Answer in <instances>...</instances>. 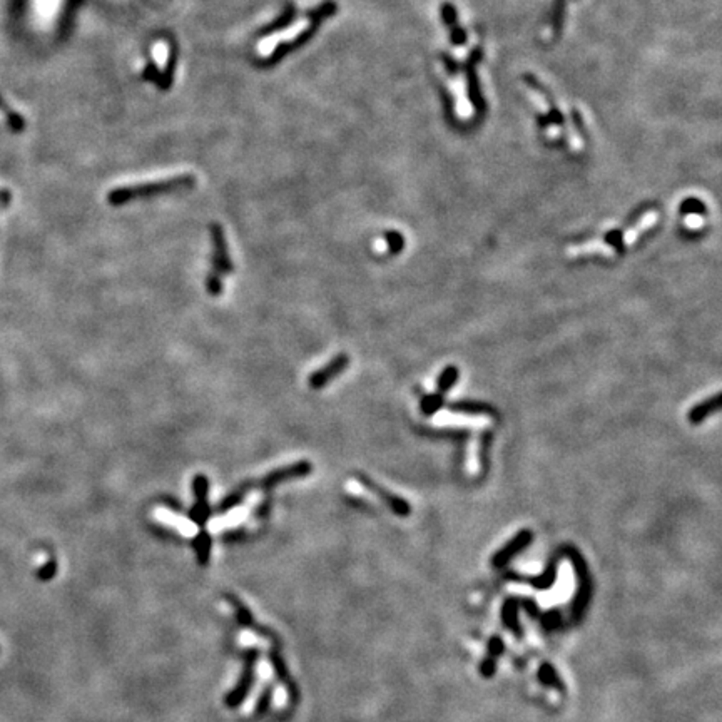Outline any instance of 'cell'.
<instances>
[{"mask_svg":"<svg viewBox=\"0 0 722 722\" xmlns=\"http://www.w3.org/2000/svg\"><path fill=\"white\" fill-rule=\"evenodd\" d=\"M270 509H271V498H265V500L258 505L254 515H256L258 518H266L267 515H270Z\"/></svg>","mask_w":722,"mask_h":722,"instance_id":"obj_32","label":"cell"},{"mask_svg":"<svg viewBox=\"0 0 722 722\" xmlns=\"http://www.w3.org/2000/svg\"><path fill=\"white\" fill-rule=\"evenodd\" d=\"M55 567H58V565H55V561H49L47 565L44 567L42 570H40V574H42V575H40V577H42V579H51L52 575H54Z\"/></svg>","mask_w":722,"mask_h":722,"instance_id":"obj_35","label":"cell"},{"mask_svg":"<svg viewBox=\"0 0 722 722\" xmlns=\"http://www.w3.org/2000/svg\"><path fill=\"white\" fill-rule=\"evenodd\" d=\"M458 378H460V370H458L455 364L445 367L437 378V391L441 393V395H447V393L455 387Z\"/></svg>","mask_w":722,"mask_h":722,"instance_id":"obj_18","label":"cell"},{"mask_svg":"<svg viewBox=\"0 0 722 722\" xmlns=\"http://www.w3.org/2000/svg\"><path fill=\"white\" fill-rule=\"evenodd\" d=\"M209 233L211 243H213V256H211L213 271L218 274H231L234 271V266L229 256V247L228 241H226L224 231H222L221 224L213 222V224L209 226Z\"/></svg>","mask_w":722,"mask_h":722,"instance_id":"obj_6","label":"cell"},{"mask_svg":"<svg viewBox=\"0 0 722 722\" xmlns=\"http://www.w3.org/2000/svg\"><path fill=\"white\" fill-rule=\"evenodd\" d=\"M679 211L683 214H687V216H705L707 208H705L704 202L697 200V197H687V200L680 202Z\"/></svg>","mask_w":722,"mask_h":722,"instance_id":"obj_22","label":"cell"},{"mask_svg":"<svg viewBox=\"0 0 722 722\" xmlns=\"http://www.w3.org/2000/svg\"><path fill=\"white\" fill-rule=\"evenodd\" d=\"M259 657V649H247L243 652V660H245V667H243V674L239 677V683L233 691L226 694L224 704L229 709H236L238 705H241L246 701V697L249 696L251 687H253L254 679H256V662Z\"/></svg>","mask_w":722,"mask_h":722,"instance_id":"obj_3","label":"cell"},{"mask_svg":"<svg viewBox=\"0 0 722 722\" xmlns=\"http://www.w3.org/2000/svg\"><path fill=\"white\" fill-rule=\"evenodd\" d=\"M355 477H356V480H358L360 485H363L368 492L375 493L381 502H385V504L388 505V509H390L395 515H398V517H408V515L412 513V507H410V504L405 500V498H401V497H398V495L385 490L383 486L376 484L375 480H371V478L368 475H364V473H355Z\"/></svg>","mask_w":722,"mask_h":722,"instance_id":"obj_7","label":"cell"},{"mask_svg":"<svg viewBox=\"0 0 722 722\" xmlns=\"http://www.w3.org/2000/svg\"><path fill=\"white\" fill-rule=\"evenodd\" d=\"M206 291H208L211 296H214V298H218V296H221L222 293V281L221 278H219V274L214 273V271H211V273L206 276Z\"/></svg>","mask_w":722,"mask_h":722,"instance_id":"obj_28","label":"cell"},{"mask_svg":"<svg viewBox=\"0 0 722 722\" xmlns=\"http://www.w3.org/2000/svg\"><path fill=\"white\" fill-rule=\"evenodd\" d=\"M193 549L194 554H196L197 563H200L201 567L208 565L211 558V549H213V538H211L208 530H200V534H197L193 540Z\"/></svg>","mask_w":722,"mask_h":722,"instance_id":"obj_15","label":"cell"},{"mask_svg":"<svg viewBox=\"0 0 722 722\" xmlns=\"http://www.w3.org/2000/svg\"><path fill=\"white\" fill-rule=\"evenodd\" d=\"M478 672H480V676L485 677V679H490V677H493L495 672H497V660L490 659V657H485V659L480 662Z\"/></svg>","mask_w":722,"mask_h":722,"instance_id":"obj_31","label":"cell"},{"mask_svg":"<svg viewBox=\"0 0 722 722\" xmlns=\"http://www.w3.org/2000/svg\"><path fill=\"white\" fill-rule=\"evenodd\" d=\"M532 540H534V532H532V530L523 529V530H520V532H517V535H515L512 540H510L509 543H505V545L502 547V549L493 555V557H492V565L495 567V569H500V567H505L507 563L512 561L515 555H518V554H520V552L525 550L527 547H529L530 543H532Z\"/></svg>","mask_w":722,"mask_h":722,"instance_id":"obj_10","label":"cell"},{"mask_svg":"<svg viewBox=\"0 0 722 722\" xmlns=\"http://www.w3.org/2000/svg\"><path fill=\"white\" fill-rule=\"evenodd\" d=\"M333 12H336L335 2H326L323 3V6L316 7V9L311 10L306 17L296 24L293 30H288L285 35H276L274 42L263 46L261 54L265 55L266 59H274L279 58V55H285L286 52L293 51L299 44H303L304 40L310 39L311 35L315 34V30L318 29L319 24H322L324 19L333 15Z\"/></svg>","mask_w":722,"mask_h":722,"instance_id":"obj_1","label":"cell"},{"mask_svg":"<svg viewBox=\"0 0 722 722\" xmlns=\"http://www.w3.org/2000/svg\"><path fill=\"white\" fill-rule=\"evenodd\" d=\"M445 407V395L441 393H430L425 395L420 401V410L425 416H433Z\"/></svg>","mask_w":722,"mask_h":722,"instance_id":"obj_20","label":"cell"},{"mask_svg":"<svg viewBox=\"0 0 722 722\" xmlns=\"http://www.w3.org/2000/svg\"><path fill=\"white\" fill-rule=\"evenodd\" d=\"M555 580H557V562H552L550 567H547L545 572H543L542 575H538V577H535V579H530V583H532L535 589L547 590L554 585Z\"/></svg>","mask_w":722,"mask_h":722,"instance_id":"obj_21","label":"cell"},{"mask_svg":"<svg viewBox=\"0 0 722 722\" xmlns=\"http://www.w3.org/2000/svg\"><path fill=\"white\" fill-rule=\"evenodd\" d=\"M348 367H350V356L346 353H340V355L333 356L324 367L311 373L310 378H308V385L313 390H322L331 380L338 378Z\"/></svg>","mask_w":722,"mask_h":722,"instance_id":"obj_8","label":"cell"},{"mask_svg":"<svg viewBox=\"0 0 722 722\" xmlns=\"http://www.w3.org/2000/svg\"><path fill=\"white\" fill-rule=\"evenodd\" d=\"M520 606H522L523 608H525V610H527V614H529V615H530V617H537V614H538V607H537V606H535V602H534V600H530V599H525V600H522V602H520Z\"/></svg>","mask_w":722,"mask_h":722,"instance_id":"obj_33","label":"cell"},{"mask_svg":"<svg viewBox=\"0 0 722 722\" xmlns=\"http://www.w3.org/2000/svg\"><path fill=\"white\" fill-rule=\"evenodd\" d=\"M194 184H196V177L193 174H181V176L168 177V179L119 186V188L109 191L107 202L114 208H119V206L127 204L134 200H141V197H152L159 196V194H171L176 191L191 189Z\"/></svg>","mask_w":722,"mask_h":722,"instance_id":"obj_2","label":"cell"},{"mask_svg":"<svg viewBox=\"0 0 722 722\" xmlns=\"http://www.w3.org/2000/svg\"><path fill=\"white\" fill-rule=\"evenodd\" d=\"M251 488H254L253 480H247V482H245V484L236 486L233 492L228 493L224 498H222L221 504H219V507H218V513H228L233 509H236L238 505H241L243 502H245L246 495Z\"/></svg>","mask_w":722,"mask_h":722,"instance_id":"obj_14","label":"cell"},{"mask_svg":"<svg viewBox=\"0 0 722 722\" xmlns=\"http://www.w3.org/2000/svg\"><path fill=\"white\" fill-rule=\"evenodd\" d=\"M193 492H194V497H196L197 502L208 500L209 478L206 475H202V473H197V475L193 478Z\"/></svg>","mask_w":722,"mask_h":722,"instance_id":"obj_23","label":"cell"},{"mask_svg":"<svg viewBox=\"0 0 722 722\" xmlns=\"http://www.w3.org/2000/svg\"><path fill=\"white\" fill-rule=\"evenodd\" d=\"M385 243H387L390 254H398L405 249V236L398 231H388L385 233Z\"/></svg>","mask_w":722,"mask_h":722,"instance_id":"obj_25","label":"cell"},{"mask_svg":"<svg viewBox=\"0 0 722 722\" xmlns=\"http://www.w3.org/2000/svg\"><path fill=\"white\" fill-rule=\"evenodd\" d=\"M211 515H213V510H211L208 500L206 502L196 500V504L191 507L189 512H188L189 520L193 522L194 525L200 527V529H204L206 523H208V520L211 518Z\"/></svg>","mask_w":722,"mask_h":722,"instance_id":"obj_19","label":"cell"},{"mask_svg":"<svg viewBox=\"0 0 722 722\" xmlns=\"http://www.w3.org/2000/svg\"><path fill=\"white\" fill-rule=\"evenodd\" d=\"M721 395L719 393H716V395L711 396V398H705L701 401V403L694 405V407L689 410L687 413V420L689 423L691 425H701L703 421H705L709 419V416L716 415L717 412L721 410Z\"/></svg>","mask_w":722,"mask_h":722,"instance_id":"obj_12","label":"cell"},{"mask_svg":"<svg viewBox=\"0 0 722 722\" xmlns=\"http://www.w3.org/2000/svg\"><path fill=\"white\" fill-rule=\"evenodd\" d=\"M537 677H538V683H540L543 687L557 689V691H565V685H563L562 679L558 677L557 671H555L554 665L549 662H543L540 665V669H538V672H537Z\"/></svg>","mask_w":722,"mask_h":722,"instance_id":"obj_17","label":"cell"},{"mask_svg":"<svg viewBox=\"0 0 722 722\" xmlns=\"http://www.w3.org/2000/svg\"><path fill=\"white\" fill-rule=\"evenodd\" d=\"M504 651H505L504 640H502L498 635L490 637L488 646H486V657H490V659L497 660L498 657L504 654Z\"/></svg>","mask_w":722,"mask_h":722,"instance_id":"obj_29","label":"cell"},{"mask_svg":"<svg viewBox=\"0 0 722 722\" xmlns=\"http://www.w3.org/2000/svg\"><path fill=\"white\" fill-rule=\"evenodd\" d=\"M604 241H606L610 247H614L617 253H624V251H626L627 241H626V234H624V231H620V229L608 231V233L606 234V238H604Z\"/></svg>","mask_w":722,"mask_h":722,"instance_id":"obj_27","label":"cell"},{"mask_svg":"<svg viewBox=\"0 0 722 722\" xmlns=\"http://www.w3.org/2000/svg\"><path fill=\"white\" fill-rule=\"evenodd\" d=\"M0 114H2L3 119H6L7 123H9V125H10L12 129H15V131H22V129H24V119L17 114V112L12 111V109H9V105L3 103L2 97H0Z\"/></svg>","mask_w":722,"mask_h":722,"instance_id":"obj_24","label":"cell"},{"mask_svg":"<svg viewBox=\"0 0 722 722\" xmlns=\"http://www.w3.org/2000/svg\"><path fill=\"white\" fill-rule=\"evenodd\" d=\"M311 472H313V465H311V461L298 460V461H294V464L278 466V468L271 470V472L266 473L261 480H258L256 484H254V486L265 490V492H270V490H273L274 486L286 484V482L294 480V478H303V477L311 475Z\"/></svg>","mask_w":722,"mask_h":722,"instance_id":"obj_4","label":"cell"},{"mask_svg":"<svg viewBox=\"0 0 722 722\" xmlns=\"http://www.w3.org/2000/svg\"><path fill=\"white\" fill-rule=\"evenodd\" d=\"M7 201H9V194H7L6 191H0V202H2V204H7Z\"/></svg>","mask_w":722,"mask_h":722,"instance_id":"obj_37","label":"cell"},{"mask_svg":"<svg viewBox=\"0 0 722 722\" xmlns=\"http://www.w3.org/2000/svg\"><path fill=\"white\" fill-rule=\"evenodd\" d=\"M518 608H520V600L507 599L504 607H502V620L515 635H520V622H518Z\"/></svg>","mask_w":722,"mask_h":722,"instance_id":"obj_16","label":"cell"},{"mask_svg":"<svg viewBox=\"0 0 722 722\" xmlns=\"http://www.w3.org/2000/svg\"><path fill=\"white\" fill-rule=\"evenodd\" d=\"M567 555H569V558L572 561V565H574L575 574L579 575V582H580L579 592H577V595H575V600H574V608H572V614H574V617L579 619L580 615L585 612L587 604H589V599H590L589 567H587V563H585V561H583L582 555H580L575 549H572V547L567 549Z\"/></svg>","mask_w":722,"mask_h":722,"instance_id":"obj_5","label":"cell"},{"mask_svg":"<svg viewBox=\"0 0 722 722\" xmlns=\"http://www.w3.org/2000/svg\"><path fill=\"white\" fill-rule=\"evenodd\" d=\"M448 408H450V412L464 413V415H485V416H492V419L497 416V410H495L493 407H490L488 403H482V401H468V400L453 401V403L448 405Z\"/></svg>","mask_w":722,"mask_h":722,"instance_id":"obj_13","label":"cell"},{"mask_svg":"<svg viewBox=\"0 0 722 722\" xmlns=\"http://www.w3.org/2000/svg\"><path fill=\"white\" fill-rule=\"evenodd\" d=\"M273 692H274L273 685H267L265 691L261 692L256 705H254V717H261L267 712V707H270L271 701H273Z\"/></svg>","mask_w":722,"mask_h":722,"instance_id":"obj_26","label":"cell"},{"mask_svg":"<svg viewBox=\"0 0 722 722\" xmlns=\"http://www.w3.org/2000/svg\"><path fill=\"white\" fill-rule=\"evenodd\" d=\"M267 659H270L271 665H273L274 674H276V677H278L279 683L285 684L288 696H290V704L296 705L299 703V689H298V685H296L293 677H291L290 671H288V665L285 662V659H283L281 651H279V642H273V647H271L270 652H267Z\"/></svg>","mask_w":722,"mask_h":722,"instance_id":"obj_9","label":"cell"},{"mask_svg":"<svg viewBox=\"0 0 722 722\" xmlns=\"http://www.w3.org/2000/svg\"><path fill=\"white\" fill-rule=\"evenodd\" d=\"M562 622V617H561V612L557 610V608H552V610L547 612V614L542 615V626L545 631H554V628H557L558 626H561Z\"/></svg>","mask_w":722,"mask_h":722,"instance_id":"obj_30","label":"cell"},{"mask_svg":"<svg viewBox=\"0 0 722 722\" xmlns=\"http://www.w3.org/2000/svg\"><path fill=\"white\" fill-rule=\"evenodd\" d=\"M243 534H245V529L231 530V532H226L224 535H222V540H224V542H234V540H239V538L243 537Z\"/></svg>","mask_w":722,"mask_h":722,"instance_id":"obj_34","label":"cell"},{"mask_svg":"<svg viewBox=\"0 0 722 722\" xmlns=\"http://www.w3.org/2000/svg\"><path fill=\"white\" fill-rule=\"evenodd\" d=\"M226 600H228V602L231 604V606H233V608H234V614H236V619H238V622H239V624H241V626H243V627H247V628H251V631H254V632H256V634H258V635H263V637H270V639H271V640H273V642H274V640H278V639H276V637H274V634H273V632H271V631H267V628H266V627H259V626H258V624H256V622H254L253 615H251V612H249V610H247V607L245 606V604H243V602H241V600H239V599H236V597H234V595H226Z\"/></svg>","mask_w":722,"mask_h":722,"instance_id":"obj_11","label":"cell"},{"mask_svg":"<svg viewBox=\"0 0 722 722\" xmlns=\"http://www.w3.org/2000/svg\"><path fill=\"white\" fill-rule=\"evenodd\" d=\"M164 504L169 507V510H173V512H181V505L177 504V502H173L171 498H164Z\"/></svg>","mask_w":722,"mask_h":722,"instance_id":"obj_36","label":"cell"}]
</instances>
